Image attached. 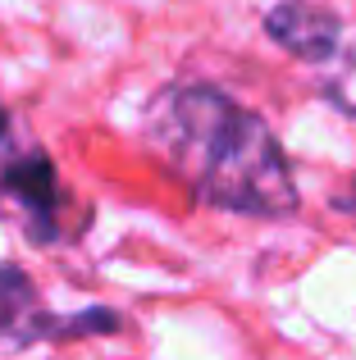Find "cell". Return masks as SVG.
<instances>
[{"mask_svg": "<svg viewBox=\"0 0 356 360\" xmlns=\"http://www.w3.org/2000/svg\"><path fill=\"white\" fill-rule=\"evenodd\" d=\"M124 315L106 306H91L82 315H51L37 297L32 278L18 264L0 260V352H18L32 342L51 338H96V333H119Z\"/></svg>", "mask_w": 356, "mask_h": 360, "instance_id": "obj_2", "label": "cell"}, {"mask_svg": "<svg viewBox=\"0 0 356 360\" xmlns=\"http://www.w3.org/2000/svg\"><path fill=\"white\" fill-rule=\"evenodd\" d=\"M0 196L23 210L27 238L37 246H51L60 238L55 219H60V183H55V165L46 150H18V155L0 160Z\"/></svg>", "mask_w": 356, "mask_h": 360, "instance_id": "obj_3", "label": "cell"}, {"mask_svg": "<svg viewBox=\"0 0 356 360\" xmlns=\"http://www.w3.org/2000/svg\"><path fill=\"white\" fill-rule=\"evenodd\" d=\"M5 132H9V119H5V110H0V141H5Z\"/></svg>", "mask_w": 356, "mask_h": 360, "instance_id": "obj_6", "label": "cell"}, {"mask_svg": "<svg viewBox=\"0 0 356 360\" xmlns=\"http://www.w3.org/2000/svg\"><path fill=\"white\" fill-rule=\"evenodd\" d=\"M265 32L274 46L306 64H329L343 46V18L315 0H279L265 14Z\"/></svg>", "mask_w": 356, "mask_h": 360, "instance_id": "obj_4", "label": "cell"}, {"mask_svg": "<svg viewBox=\"0 0 356 360\" xmlns=\"http://www.w3.org/2000/svg\"><path fill=\"white\" fill-rule=\"evenodd\" d=\"M142 132L205 205L260 219H288L302 205L288 155L269 123L220 87H160L142 115Z\"/></svg>", "mask_w": 356, "mask_h": 360, "instance_id": "obj_1", "label": "cell"}, {"mask_svg": "<svg viewBox=\"0 0 356 360\" xmlns=\"http://www.w3.org/2000/svg\"><path fill=\"white\" fill-rule=\"evenodd\" d=\"M320 91L329 105H338L343 115L356 119V37L343 32V46L329 64H324V78H320Z\"/></svg>", "mask_w": 356, "mask_h": 360, "instance_id": "obj_5", "label": "cell"}]
</instances>
